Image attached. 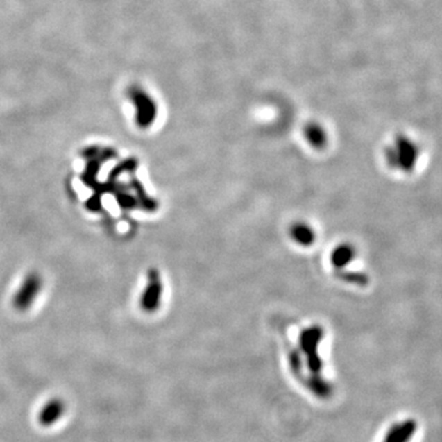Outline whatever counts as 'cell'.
Segmentation results:
<instances>
[{
    "label": "cell",
    "mask_w": 442,
    "mask_h": 442,
    "mask_svg": "<svg viewBox=\"0 0 442 442\" xmlns=\"http://www.w3.org/2000/svg\"><path fill=\"white\" fill-rule=\"evenodd\" d=\"M322 338V330L320 327H312L309 330H304L301 334V344L305 352L309 357V365L311 368L317 370L320 368V360L317 357V346Z\"/></svg>",
    "instance_id": "3957f363"
},
{
    "label": "cell",
    "mask_w": 442,
    "mask_h": 442,
    "mask_svg": "<svg viewBox=\"0 0 442 442\" xmlns=\"http://www.w3.org/2000/svg\"><path fill=\"white\" fill-rule=\"evenodd\" d=\"M63 413V405L62 402L58 400H54L51 402L44 409H43L42 414H41V421L44 425H49V424H53L54 421L58 419L59 416H62Z\"/></svg>",
    "instance_id": "52a82bcc"
},
{
    "label": "cell",
    "mask_w": 442,
    "mask_h": 442,
    "mask_svg": "<svg viewBox=\"0 0 442 442\" xmlns=\"http://www.w3.org/2000/svg\"><path fill=\"white\" fill-rule=\"evenodd\" d=\"M42 285L41 275H38L37 273L28 274L12 298L14 307L17 311H26L30 309L33 301L37 298L38 294L42 290Z\"/></svg>",
    "instance_id": "6da1fadb"
},
{
    "label": "cell",
    "mask_w": 442,
    "mask_h": 442,
    "mask_svg": "<svg viewBox=\"0 0 442 442\" xmlns=\"http://www.w3.org/2000/svg\"><path fill=\"white\" fill-rule=\"evenodd\" d=\"M338 277L341 278L343 280H346V282H359V284L365 282V277L362 275V274H352V273H343V274H341L339 273Z\"/></svg>",
    "instance_id": "ba28073f"
},
{
    "label": "cell",
    "mask_w": 442,
    "mask_h": 442,
    "mask_svg": "<svg viewBox=\"0 0 442 442\" xmlns=\"http://www.w3.org/2000/svg\"><path fill=\"white\" fill-rule=\"evenodd\" d=\"M305 135L307 142L314 146V149H323L327 144L325 130L317 123L309 124L305 129Z\"/></svg>",
    "instance_id": "8992f818"
},
{
    "label": "cell",
    "mask_w": 442,
    "mask_h": 442,
    "mask_svg": "<svg viewBox=\"0 0 442 442\" xmlns=\"http://www.w3.org/2000/svg\"><path fill=\"white\" fill-rule=\"evenodd\" d=\"M354 257H355V250L352 248V246L348 245V244H341L332 250L330 263H332V266H336L337 269H343L354 260Z\"/></svg>",
    "instance_id": "277c9868"
},
{
    "label": "cell",
    "mask_w": 442,
    "mask_h": 442,
    "mask_svg": "<svg viewBox=\"0 0 442 442\" xmlns=\"http://www.w3.org/2000/svg\"><path fill=\"white\" fill-rule=\"evenodd\" d=\"M290 236L298 245L311 246L316 240V235L312 228H309V225L305 223H296L291 226L290 229Z\"/></svg>",
    "instance_id": "5b68a950"
},
{
    "label": "cell",
    "mask_w": 442,
    "mask_h": 442,
    "mask_svg": "<svg viewBox=\"0 0 442 442\" xmlns=\"http://www.w3.org/2000/svg\"><path fill=\"white\" fill-rule=\"evenodd\" d=\"M162 298V282H161L160 273L156 269H151L148 274V282L145 287L142 298H140V307L145 312H155L160 306Z\"/></svg>",
    "instance_id": "7a4b0ae2"
}]
</instances>
